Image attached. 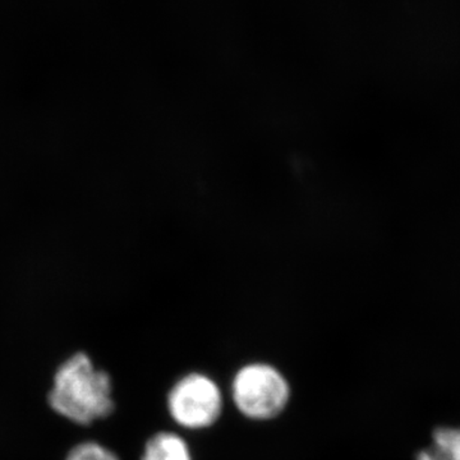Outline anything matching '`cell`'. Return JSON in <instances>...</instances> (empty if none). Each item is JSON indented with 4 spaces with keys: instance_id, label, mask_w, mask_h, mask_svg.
I'll use <instances>...</instances> for the list:
<instances>
[{
    "instance_id": "cell-1",
    "label": "cell",
    "mask_w": 460,
    "mask_h": 460,
    "mask_svg": "<svg viewBox=\"0 0 460 460\" xmlns=\"http://www.w3.org/2000/svg\"><path fill=\"white\" fill-rule=\"evenodd\" d=\"M113 386L107 372L98 370L84 353L63 363L54 377L49 402L60 416L90 425L113 411Z\"/></svg>"
},
{
    "instance_id": "cell-3",
    "label": "cell",
    "mask_w": 460,
    "mask_h": 460,
    "mask_svg": "<svg viewBox=\"0 0 460 460\" xmlns=\"http://www.w3.org/2000/svg\"><path fill=\"white\" fill-rule=\"evenodd\" d=\"M172 419L190 429L214 425L223 410V396L214 380L201 374L181 377L168 396Z\"/></svg>"
},
{
    "instance_id": "cell-4",
    "label": "cell",
    "mask_w": 460,
    "mask_h": 460,
    "mask_svg": "<svg viewBox=\"0 0 460 460\" xmlns=\"http://www.w3.org/2000/svg\"><path fill=\"white\" fill-rule=\"evenodd\" d=\"M141 460H192V456L181 436L160 432L148 440Z\"/></svg>"
},
{
    "instance_id": "cell-2",
    "label": "cell",
    "mask_w": 460,
    "mask_h": 460,
    "mask_svg": "<svg viewBox=\"0 0 460 460\" xmlns=\"http://www.w3.org/2000/svg\"><path fill=\"white\" fill-rule=\"evenodd\" d=\"M289 393L286 377L266 363L244 366L233 380V401L248 419H274L286 408Z\"/></svg>"
},
{
    "instance_id": "cell-5",
    "label": "cell",
    "mask_w": 460,
    "mask_h": 460,
    "mask_svg": "<svg viewBox=\"0 0 460 460\" xmlns=\"http://www.w3.org/2000/svg\"><path fill=\"white\" fill-rule=\"evenodd\" d=\"M416 460H460V429H436L431 447L420 452Z\"/></svg>"
},
{
    "instance_id": "cell-6",
    "label": "cell",
    "mask_w": 460,
    "mask_h": 460,
    "mask_svg": "<svg viewBox=\"0 0 460 460\" xmlns=\"http://www.w3.org/2000/svg\"><path fill=\"white\" fill-rule=\"evenodd\" d=\"M66 460H119L113 452L96 443H84L75 447Z\"/></svg>"
}]
</instances>
